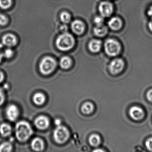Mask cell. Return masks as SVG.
Returning a JSON list of instances; mask_svg holds the SVG:
<instances>
[{"mask_svg":"<svg viewBox=\"0 0 152 152\" xmlns=\"http://www.w3.org/2000/svg\"><path fill=\"white\" fill-rule=\"evenodd\" d=\"M75 41L73 36L68 33L64 32L58 36L56 40L57 48L62 51H67L72 48Z\"/></svg>","mask_w":152,"mask_h":152,"instance_id":"1","label":"cell"},{"mask_svg":"<svg viewBox=\"0 0 152 152\" xmlns=\"http://www.w3.org/2000/svg\"><path fill=\"white\" fill-rule=\"evenodd\" d=\"M15 132L17 138L21 141L27 140L33 133V130L31 125L25 121L18 123L16 125Z\"/></svg>","mask_w":152,"mask_h":152,"instance_id":"2","label":"cell"},{"mask_svg":"<svg viewBox=\"0 0 152 152\" xmlns=\"http://www.w3.org/2000/svg\"><path fill=\"white\" fill-rule=\"evenodd\" d=\"M104 47L106 53L110 56H117L121 51V45L118 41L113 39L107 40Z\"/></svg>","mask_w":152,"mask_h":152,"instance_id":"3","label":"cell"},{"mask_svg":"<svg viewBox=\"0 0 152 152\" xmlns=\"http://www.w3.org/2000/svg\"><path fill=\"white\" fill-rule=\"evenodd\" d=\"M56 65V63L54 58L50 57H46L40 64V70L43 74H49L54 70Z\"/></svg>","mask_w":152,"mask_h":152,"instance_id":"4","label":"cell"},{"mask_svg":"<svg viewBox=\"0 0 152 152\" xmlns=\"http://www.w3.org/2000/svg\"><path fill=\"white\" fill-rule=\"evenodd\" d=\"M69 131L64 126L59 125L54 131V138L56 142L59 144H62L65 142L69 137Z\"/></svg>","mask_w":152,"mask_h":152,"instance_id":"5","label":"cell"},{"mask_svg":"<svg viewBox=\"0 0 152 152\" xmlns=\"http://www.w3.org/2000/svg\"><path fill=\"white\" fill-rule=\"evenodd\" d=\"M98 10L102 17H109L113 12V6L108 1H103L99 4Z\"/></svg>","mask_w":152,"mask_h":152,"instance_id":"6","label":"cell"},{"mask_svg":"<svg viewBox=\"0 0 152 152\" xmlns=\"http://www.w3.org/2000/svg\"><path fill=\"white\" fill-rule=\"evenodd\" d=\"M124 62L121 58H116L112 61L110 65L109 69L110 72L113 74L119 73L123 69Z\"/></svg>","mask_w":152,"mask_h":152,"instance_id":"7","label":"cell"},{"mask_svg":"<svg viewBox=\"0 0 152 152\" xmlns=\"http://www.w3.org/2000/svg\"><path fill=\"white\" fill-rule=\"evenodd\" d=\"M85 25L82 21L75 20L71 24V29L73 32L77 35L83 34L85 31Z\"/></svg>","mask_w":152,"mask_h":152,"instance_id":"8","label":"cell"},{"mask_svg":"<svg viewBox=\"0 0 152 152\" xmlns=\"http://www.w3.org/2000/svg\"><path fill=\"white\" fill-rule=\"evenodd\" d=\"M2 42L3 45L7 47H14L17 43V39L14 34H7L2 37Z\"/></svg>","mask_w":152,"mask_h":152,"instance_id":"9","label":"cell"},{"mask_svg":"<svg viewBox=\"0 0 152 152\" xmlns=\"http://www.w3.org/2000/svg\"><path fill=\"white\" fill-rule=\"evenodd\" d=\"M108 26L113 31H119L122 27L123 22L121 18L114 17L108 21Z\"/></svg>","mask_w":152,"mask_h":152,"instance_id":"10","label":"cell"},{"mask_svg":"<svg viewBox=\"0 0 152 152\" xmlns=\"http://www.w3.org/2000/svg\"><path fill=\"white\" fill-rule=\"evenodd\" d=\"M129 114L132 119L137 121L143 118L144 113L140 107L137 106H133L130 109Z\"/></svg>","mask_w":152,"mask_h":152,"instance_id":"11","label":"cell"},{"mask_svg":"<svg viewBox=\"0 0 152 152\" xmlns=\"http://www.w3.org/2000/svg\"><path fill=\"white\" fill-rule=\"evenodd\" d=\"M19 114L18 108L15 105H10L7 108V115L10 121H15Z\"/></svg>","mask_w":152,"mask_h":152,"instance_id":"12","label":"cell"},{"mask_svg":"<svg viewBox=\"0 0 152 152\" xmlns=\"http://www.w3.org/2000/svg\"><path fill=\"white\" fill-rule=\"evenodd\" d=\"M35 124L38 129H44L48 127L49 121L48 117L42 115L39 116L35 120Z\"/></svg>","mask_w":152,"mask_h":152,"instance_id":"13","label":"cell"},{"mask_svg":"<svg viewBox=\"0 0 152 152\" xmlns=\"http://www.w3.org/2000/svg\"><path fill=\"white\" fill-rule=\"evenodd\" d=\"M102 42L98 39H93L88 44L89 49L93 53H97L101 49Z\"/></svg>","mask_w":152,"mask_h":152,"instance_id":"14","label":"cell"},{"mask_svg":"<svg viewBox=\"0 0 152 152\" xmlns=\"http://www.w3.org/2000/svg\"><path fill=\"white\" fill-rule=\"evenodd\" d=\"M94 34L99 37H103L107 34L108 29L107 26L104 25L101 26H96L93 30Z\"/></svg>","mask_w":152,"mask_h":152,"instance_id":"15","label":"cell"},{"mask_svg":"<svg viewBox=\"0 0 152 152\" xmlns=\"http://www.w3.org/2000/svg\"><path fill=\"white\" fill-rule=\"evenodd\" d=\"M31 146L35 151H41L44 148V143L41 139L36 138L32 140Z\"/></svg>","mask_w":152,"mask_h":152,"instance_id":"16","label":"cell"},{"mask_svg":"<svg viewBox=\"0 0 152 152\" xmlns=\"http://www.w3.org/2000/svg\"><path fill=\"white\" fill-rule=\"evenodd\" d=\"M11 128L7 124H2L0 126V133L4 137H7L11 134Z\"/></svg>","mask_w":152,"mask_h":152,"instance_id":"17","label":"cell"},{"mask_svg":"<svg viewBox=\"0 0 152 152\" xmlns=\"http://www.w3.org/2000/svg\"><path fill=\"white\" fill-rule=\"evenodd\" d=\"M33 100L35 104L40 105L42 104L45 102V97L42 93H37L34 95Z\"/></svg>","mask_w":152,"mask_h":152,"instance_id":"18","label":"cell"},{"mask_svg":"<svg viewBox=\"0 0 152 152\" xmlns=\"http://www.w3.org/2000/svg\"><path fill=\"white\" fill-rule=\"evenodd\" d=\"M93 109H94L93 105L91 103L89 102L84 103L81 108L83 113L86 114L91 113L93 111Z\"/></svg>","mask_w":152,"mask_h":152,"instance_id":"19","label":"cell"},{"mask_svg":"<svg viewBox=\"0 0 152 152\" xmlns=\"http://www.w3.org/2000/svg\"><path fill=\"white\" fill-rule=\"evenodd\" d=\"M90 144L93 146L96 147L98 145L100 142V137L96 134H92L90 137L89 139Z\"/></svg>","mask_w":152,"mask_h":152,"instance_id":"20","label":"cell"},{"mask_svg":"<svg viewBox=\"0 0 152 152\" xmlns=\"http://www.w3.org/2000/svg\"><path fill=\"white\" fill-rule=\"evenodd\" d=\"M71 60L68 57L64 56L60 60V65L63 69H68L71 65Z\"/></svg>","mask_w":152,"mask_h":152,"instance_id":"21","label":"cell"},{"mask_svg":"<svg viewBox=\"0 0 152 152\" xmlns=\"http://www.w3.org/2000/svg\"><path fill=\"white\" fill-rule=\"evenodd\" d=\"M60 19L64 23H68L71 20V15L67 12H62L60 15Z\"/></svg>","mask_w":152,"mask_h":152,"instance_id":"22","label":"cell"},{"mask_svg":"<svg viewBox=\"0 0 152 152\" xmlns=\"http://www.w3.org/2000/svg\"><path fill=\"white\" fill-rule=\"evenodd\" d=\"M12 0H0V7L2 9L7 10L12 6Z\"/></svg>","mask_w":152,"mask_h":152,"instance_id":"23","label":"cell"},{"mask_svg":"<svg viewBox=\"0 0 152 152\" xmlns=\"http://www.w3.org/2000/svg\"><path fill=\"white\" fill-rule=\"evenodd\" d=\"M11 144L8 142H5L0 145V152H9L12 149Z\"/></svg>","mask_w":152,"mask_h":152,"instance_id":"24","label":"cell"},{"mask_svg":"<svg viewBox=\"0 0 152 152\" xmlns=\"http://www.w3.org/2000/svg\"><path fill=\"white\" fill-rule=\"evenodd\" d=\"M8 19L5 15L0 14V26H4L7 24Z\"/></svg>","mask_w":152,"mask_h":152,"instance_id":"25","label":"cell"},{"mask_svg":"<svg viewBox=\"0 0 152 152\" xmlns=\"http://www.w3.org/2000/svg\"><path fill=\"white\" fill-rule=\"evenodd\" d=\"M94 22L96 26H101L103 25L104 20L102 16H97L94 18Z\"/></svg>","mask_w":152,"mask_h":152,"instance_id":"26","label":"cell"},{"mask_svg":"<svg viewBox=\"0 0 152 152\" xmlns=\"http://www.w3.org/2000/svg\"><path fill=\"white\" fill-rule=\"evenodd\" d=\"M3 55V56L7 58H10L13 56V51L10 49H7L5 50Z\"/></svg>","mask_w":152,"mask_h":152,"instance_id":"27","label":"cell"},{"mask_svg":"<svg viewBox=\"0 0 152 152\" xmlns=\"http://www.w3.org/2000/svg\"><path fill=\"white\" fill-rule=\"evenodd\" d=\"M146 146L147 148L150 150V151H152V138L148 139L145 143Z\"/></svg>","mask_w":152,"mask_h":152,"instance_id":"28","label":"cell"},{"mask_svg":"<svg viewBox=\"0 0 152 152\" xmlns=\"http://www.w3.org/2000/svg\"><path fill=\"white\" fill-rule=\"evenodd\" d=\"M5 100V96L2 89L0 88V105L3 104Z\"/></svg>","mask_w":152,"mask_h":152,"instance_id":"29","label":"cell"},{"mask_svg":"<svg viewBox=\"0 0 152 152\" xmlns=\"http://www.w3.org/2000/svg\"><path fill=\"white\" fill-rule=\"evenodd\" d=\"M147 97L149 101L152 102V89L148 91L147 95Z\"/></svg>","mask_w":152,"mask_h":152,"instance_id":"30","label":"cell"},{"mask_svg":"<svg viewBox=\"0 0 152 152\" xmlns=\"http://www.w3.org/2000/svg\"><path fill=\"white\" fill-rule=\"evenodd\" d=\"M147 14L148 16L151 18V20H152V6L150 7L148 10Z\"/></svg>","mask_w":152,"mask_h":152,"instance_id":"31","label":"cell"},{"mask_svg":"<svg viewBox=\"0 0 152 152\" xmlns=\"http://www.w3.org/2000/svg\"><path fill=\"white\" fill-rule=\"evenodd\" d=\"M4 78V75L1 72H0V83H1L3 81Z\"/></svg>","mask_w":152,"mask_h":152,"instance_id":"32","label":"cell"},{"mask_svg":"<svg viewBox=\"0 0 152 152\" xmlns=\"http://www.w3.org/2000/svg\"><path fill=\"white\" fill-rule=\"evenodd\" d=\"M148 28L150 31L152 32V20L148 23Z\"/></svg>","mask_w":152,"mask_h":152,"instance_id":"33","label":"cell"},{"mask_svg":"<svg viewBox=\"0 0 152 152\" xmlns=\"http://www.w3.org/2000/svg\"><path fill=\"white\" fill-rule=\"evenodd\" d=\"M55 123H56V124L57 125H58V126H59V125H60L61 121H60L59 120H56L55 121Z\"/></svg>","mask_w":152,"mask_h":152,"instance_id":"34","label":"cell"},{"mask_svg":"<svg viewBox=\"0 0 152 152\" xmlns=\"http://www.w3.org/2000/svg\"><path fill=\"white\" fill-rule=\"evenodd\" d=\"M3 54H1V53H0V62H1V60H2V58H3Z\"/></svg>","mask_w":152,"mask_h":152,"instance_id":"35","label":"cell"},{"mask_svg":"<svg viewBox=\"0 0 152 152\" xmlns=\"http://www.w3.org/2000/svg\"><path fill=\"white\" fill-rule=\"evenodd\" d=\"M94 152H104V150L102 149H97V150H94Z\"/></svg>","mask_w":152,"mask_h":152,"instance_id":"36","label":"cell"}]
</instances>
